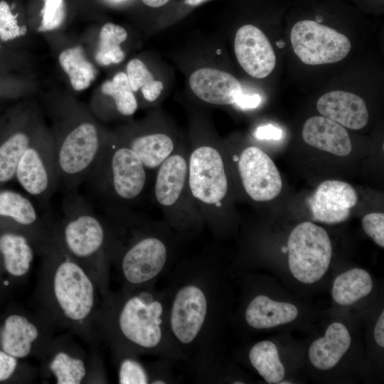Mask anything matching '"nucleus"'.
<instances>
[{
    "mask_svg": "<svg viewBox=\"0 0 384 384\" xmlns=\"http://www.w3.org/2000/svg\"><path fill=\"white\" fill-rule=\"evenodd\" d=\"M169 0H142L148 6L157 8L166 4Z\"/></svg>",
    "mask_w": 384,
    "mask_h": 384,
    "instance_id": "nucleus-40",
    "label": "nucleus"
},
{
    "mask_svg": "<svg viewBox=\"0 0 384 384\" xmlns=\"http://www.w3.org/2000/svg\"><path fill=\"white\" fill-rule=\"evenodd\" d=\"M276 44L280 48H284V46H285V43L282 40H279V41H277Z\"/></svg>",
    "mask_w": 384,
    "mask_h": 384,
    "instance_id": "nucleus-43",
    "label": "nucleus"
},
{
    "mask_svg": "<svg viewBox=\"0 0 384 384\" xmlns=\"http://www.w3.org/2000/svg\"><path fill=\"white\" fill-rule=\"evenodd\" d=\"M351 342L347 328L341 323H333L327 328L324 336L311 343L309 360L320 370L332 368L349 348Z\"/></svg>",
    "mask_w": 384,
    "mask_h": 384,
    "instance_id": "nucleus-22",
    "label": "nucleus"
},
{
    "mask_svg": "<svg viewBox=\"0 0 384 384\" xmlns=\"http://www.w3.org/2000/svg\"><path fill=\"white\" fill-rule=\"evenodd\" d=\"M10 289L0 280V302L4 301L9 295Z\"/></svg>",
    "mask_w": 384,
    "mask_h": 384,
    "instance_id": "nucleus-41",
    "label": "nucleus"
},
{
    "mask_svg": "<svg viewBox=\"0 0 384 384\" xmlns=\"http://www.w3.org/2000/svg\"><path fill=\"white\" fill-rule=\"evenodd\" d=\"M362 228L364 232L381 247H384V214L371 213L362 219Z\"/></svg>",
    "mask_w": 384,
    "mask_h": 384,
    "instance_id": "nucleus-36",
    "label": "nucleus"
},
{
    "mask_svg": "<svg viewBox=\"0 0 384 384\" xmlns=\"http://www.w3.org/2000/svg\"><path fill=\"white\" fill-rule=\"evenodd\" d=\"M139 158L146 170H156L177 149L175 140L164 132L142 134L124 143Z\"/></svg>",
    "mask_w": 384,
    "mask_h": 384,
    "instance_id": "nucleus-24",
    "label": "nucleus"
},
{
    "mask_svg": "<svg viewBox=\"0 0 384 384\" xmlns=\"http://www.w3.org/2000/svg\"><path fill=\"white\" fill-rule=\"evenodd\" d=\"M370 274L360 268L351 269L339 274L334 280L332 297L341 305H350L366 297L371 291Z\"/></svg>",
    "mask_w": 384,
    "mask_h": 384,
    "instance_id": "nucleus-25",
    "label": "nucleus"
},
{
    "mask_svg": "<svg viewBox=\"0 0 384 384\" xmlns=\"http://www.w3.org/2000/svg\"><path fill=\"white\" fill-rule=\"evenodd\" d=\"M287 249L293 276L304 284L314 283L326 273L331 258L326 231L311 222H303L291 232Z\"/></svg>",
    "mask_w": 384,
    "mask_h": 384,
    "instance_id": "nucleus-10",
    "label": "nucleus"
},
{
    "mask_svg": "<svg viewBox=\"0 0 384 384\" xmlns=\"http://www.w3.org/2000/svg\"><path fill=\"white\" fill-rule=\"evenodd\" d=\"M190 191L203 220L210 223L228 193V179L221 151L210 142L193 145L188 153Z\"/></svg>",
    "mask_w": 384,
    "mask_h": 384,
    "instance_id": "nucleus-4",
    "label": "nucleus"
},
{
    "mask_svg": "<svg viewBox=\"0 0 384 384\" xmlns=\"http://www.w3.org/2000/svg\"><path fill=\"white\" fill-rule=\"evenodd\" d=\"M37 254L41 262L36 310L56 330H68L94 348L100 341L96 324L102 302L96 282L64 250L53 231Z\"/></svg>",
    "mask_w": 384,
    "mask_h": 384,
    "instance_id": "nucleus-1",
    "label": "nucleus"
},
{
    "mask_svg": "<svg viewBox=\"0 0 384 384\" xmlns=\"http://www.w3.org/2000/svg\"><path fill=\"white\" fill-rule=\"evenodd\" d=\"M96 329L117 356L156 350L169 333L167 305L144 286L110 292L102 299Z\"/></svg>",
    "mask_w": 384,
    "mask_h": 384,
    "instance_id": "nucleus-2",
    "label": "nucleus"
},
{
    "mask_svg": "<svg viewBox=\"0 0 384 384\" xmlns=\"http://www.w3.org/2000/svg\"><path fill=\"white\" fill-rule=\"evenodd\" d=\"M53 234L94 279L102 299L107 296L110 293L108 262L114 243L105 225L89 210H70L60 224L53 225Z\"/></svg>",
    "mask_w": 384,
    "mask_h": 384,
    "instance_id": "nucleus-3",
    "label": "nucleus"
},
{
    "mask_svg": "<svg viewBox=\"0 0 384 384\" xmlns=\"http://www.w3.org/2000/svg\"><path fill=\"white\" fill-rule=\"evenodd\" d=\"M242 187L255 201H268L280 193L282 181L271 158L255 146L245 148L239 155L233 154Z\"/></svg>",
    "mask_w": 384,
    "mask_h": 384,
    "instance_id": "nucleus-14",
    "label": "nucleus"
},
{
    "mask_svg": "<svg viewBox=\"0 0 384 384\" xmlns=\"http://www.w3.org/2000/svg\"><path fill=\"white\" fill-rule=\"evenodd\" d=\"M118 365V383L120 384H146L151 381L146 369L134 358V355L117 356Z\"/></svg>",
    "mask_w": 384,
    "mask_h": 384,
    "instance_id": "nucleus-33",
    "label": "nucleus"
},
{
    "mask_svg": "<svg viewBox=\"0 0 384 384\" xmlns=\"http://www.w3.org/2000/svg\"><path fill=\"white\" fill-rule=\"evenodd\" d=\"M288 251L287 247H282V252H286Z\"/></svg>",
    "mask_w": 384,
    "mask_h": 384,
    "instance_id": "nucleus-44",
    "label": "nucleus"
},
{
    "mask_svg": "<svg viewBox=\"0 0 384 384\" xmlns=\"http://www.w3.org/2000/svg\"><path fill=\"white\" fill-rule=\"evenodd\" d=\"M189 85L201 100L217 105H235L242 92L240 82L233 75L210 68L194 71L189 78Z\"/></svg>",
    "mask_w": 384,
    "mask_h": 384,
    "instance_id": "nucleus-19",
    "label": "nucleus"
},
{
    "mask_svg": "<svg viewBox=\"0 0 384 384\" xmlns=\"http://www.w3.org/2000/svg\"><path fill=\"white\" fill-rule=\"evenodd\" d=\"M127 76L133 92L142 90L145 100L155 101L161 95L164 85L156 80L145 64L139 59L131 60L127 66Z\"/></svg>",
    "mask_w": 384,
    "mask_h": 384,
    "instance_id": "nucleus-31",
    "label": "nucleus"
},
{
    "mask_svg": "<svg viewBox=\"0 0 384 384\" xmlns=\"http://www.w3.org/2000/svg\"><path fill=\"white\" fill-rule=\"evenodd\" d=\"M55 331L37 310L14 306L0 316V348L21 360H40Z\"/></svg>",
    "mask_w": 384,
    "mask_h": 384,
    "instance_id": "nucleus-9",
    "label": "nucleus"
},
{
    "mask_svg": "<svg viewBox=\"0 0 384 384\" xmlns=\"http://www.w3.org/2000/svg\"><path fill=\"white\" fill-rule=\"evenodd\" d=\"M282 135V129L271 124L258 127L254 133L255 137L259 140H279Z\"/></svg>",
    "mask_w": 384,
    "mask_h": 384,
    "instance_id": "nucleus-37",
    "label": "nucleus"
},
{
    "mask_svg": "<svg viewBox=\"0 0 384 384\" xmlns=\"http://www.w3.org/2000/svg\"><path fill=\"white\" fill-rule=\"evenodd\" d=\"M297 315L298 310L294 305L274 301L265 295L255 297L247 305L245 313L247 324L257 329L289 323Z\"/></svg>",
    "mask_w": 384,
    "mask_h": 384,
    "instance_id": "nucleus-23",
    "label": "nucleus"
},
{
    "mask_svg": "<svg viewBox=\"0 0 384 384\" xmlns=\"http://www.w3.org/2000/svg\"><path fill=\"white\" fill-rule=\"evenodd\" d=\"M42 20L38 31H50L59 28L65 20L64 0H44L41 10Z\"/></svg>",
    "mask_w": 384,
    "mask_h": 384,
    "instance_id": "nucleus-35",
    "label": "nucleus"
},
{
    "mask_svg": "<svg viewBox=\"0 0 384 384\" xmlns=\"http://www.w3.org/2000/svg\"><path fill=\"white\" fill-rule=\"evenodd\" d=\"M127 37V33L122 26L112 23L105 24L100 33L97 62L102 65L120 63L124 58L120 44Z\"/></svg>",
    "mask_w": 384,
    "mask_h": 384,
    "instance_id": "nucleus-29",
    "label": "nucleus"
},
{
    "mask_svg": "<svg viewBox=\"0 0 384 384\" xmlns=\"http://www.w3.org/2000/svg\"><path fill=\"white\" fill-rule=\"evenodd\" d=\"M59 63L77 91L87 88L95 79V69L80 46L64 50L59 55Z\"/></svg>",
    "mask_w": 384,
    "mask_h": 384,
    "instance_id": "nucleus-27",
    "label": "nucleus"
},
{
    "mask_svg": "<svg viewBox=\"0 0 384 384\" xmlns=\"http://www.w3.org/2000/svg\"><path fill=\"white\" fill-rule=\"evenodd\" d=\"M1 44L0 43V53H1Z\"/></svg>",
    "mask_w": 384,
    "mask_h": 384,
    "instance_id": "nucleus-45",
    "label": "nucleus"
},
{
    "mask_svg": "<svg viewBox=\"0 0 384 384\" xmlns=\"http://www.w3.org/2000/svg\"><path fill=\"white\" fill-rule=\"evenodd\" d=\"M188 153L178 148L156 169L154 198L166 218L184 226L203 220L188 181Z\"/></svg>",
    "mask_w": 384,
    "mask_h": 384,
    "instance_id": "nucleus-6",
    "label": "nucleus"
},
{
    "mask_svg": "<svg viewBox=\"0 0 384 384\" xmlns=\"http://www.w3.org/2000/svg\"><path fill=\"white\" fill-rule=\"evenodd\" d=\"M302 137L310 146L338 156L348 155L352 149L346 129L323 116L311 117L305 122Z\"/></svg>",
    "mask_w": 384,
    "mask_h": 384,
    "instance_id": "nucleus-21",
    "label": "nucleus"
},
{
    "mask_svg": "<svg viewBox=\"0 0 384 384\" xmlns=\"http://www.w3.org/2000/svg\"><path fill=\"white\" fill-rule=\"evenodd\" d=\"M39 361L38 374L43 383H105L102 363L96 352L86 350L70 334L55 336Z\"/></svg>",
    "mask_w": 384,
    "mask_h": 384,
    "instance_id": "nucleus-5",
    "label": "nucleus"
},
{
    "mask_svg": "<svg viewBox=\"0 0 384 384\" xmlns=\"http://www.w3.org/2000/svg\"><path fill=\"white\" fill-rule=\"evenodd\" d=\"M249 358L258 373L270 384L280 382L285 373L280 361L277 346L270 341H262L254 345Z\"/></svg>",
    "mask_w": 384,
    "mask_h": 384,
    "instance_id": "nucleus-26",
    "label": "nucleus"
},
{
    "mask_svg": "<svg viewBox=\"0 0 384 384\" xmlns=\"http://www.w3.org/2000/svg\"><path fill=\"white\" fill-rule=\"evenodd\" d=\"M33 141L28 133L18 131L0 144V182L9 181L15 176L22 155Z\"/></svg>",
    "mask_w": 384,
    "mask_h": 384,
    "instance_id": "nucleus-28",
    "label": "nucleus"
},
{
    "mask_svg": "<svg viewBox=\"0 0 384 384\" xmlns=\"http://www.w3.org/2000/svg\"><path fill=\"white\" fill-rule=\"evenodd\" d=\"M15 176L31 196L48 198L60 181L54 143L33 140L22 155Z\"/></svg>",
    "mask_w": 384,
    "mask_h": 384,
    "instance_id": "nucleus-13",
    "label": "nucleus"
},
{
    "mask_svg": "<svg viewBox=\"0 0 384 384\" xmlns=\"http://www.w3.org/2000/svg\"><path fill=\"white\" fill-rule=\"evenodd\" d=\"M316 108L323 117L351 129H361L368 122L366 102L354 93L341 90L327 92L318 100Z\"/></svg>",
    "mask_w": 384,
    "mask_h": 384,
    "instance_id": "nucleus-20",
    "label": "nucleus"
},
{
    "mask_svg": "<svg viewBox=\"0 0 384 384\" xmlns=\"http://www.w3.org/2000/svg\"><path fill=\"white\" fill-rule=\"evenodd\" d=\"M290 40L296 55L310 65L338 62L351 48L345 35L311 20L296 23L292 28Z\"/></svg>",
    "mask_w": 384,
    "mask_h": 384,
    "instance_id": "nucleus-12",
    "label": "nucleus"
},
{
    "mask_svg": "<svg viewBox=\"0 0 384 384\" xmlns=\"http://www.w3.org/2000/svg\"><path fill=\"white\" fill-rule=\"evenodd\" d=\"M206 0H185V3L188 5L196 6L203 3Z\"/></svg>",
    "mask_w": 384,
    "mask_h": 384,
    "instance_id": "nucleus-42",
    "label": "nucleus"
},
{
    "mask_svg": "<svg viewBox=\"0 0 384 384\" xmlns=\"http://www.w3.org/2000/svg\"><path fill=\"white\" fill-rule=\"evenodd\" d=\"M234 49L238 63L251 77L264 78L275 67L276 56L272 45L255 26L247 24L238 30Z\"/></svg>",
    "mask_w": 384,
    "mask_h": 384,
    "instance_id": "nucleus-16",
    "label": "nucleus"
},
{
    "mask_svg": "<svg viewBox=\"0 0 384 384\" xmlns=\"http://www.w3.org/2000/svg\"><path fill=\"white\" fill-rule=\"evenodd\" d=\"M110 146H102L90 171H95L102 188L115 200L122 203L134 201L146 186L147 170L125 144Z\"/></svg>",
    "mask_w": 384,
    "mask_h": 384,
    "instance_id": "nucleus-7",
    "label": "nucleus"
},
{
    "mask_svg": "<svg viewBox=\"0 0 384 384\" xmlns=\"http://www.w3.org/2000/svg\"><path fill=\"white\" fill-rule=\"evenodd\" d=\"M36 375L34 367L0 348V383H30Z\"/></svg>",
    "mask_w": 384,
    "mask_h": 384,
    "instance_id": "nucleus-32",
    "label": "nucleus"
},
{
    "mask_svg": "<svg viewBox=\"0 0 384 384\" xmlns=\"http://www.w3.org/2000/svg\"><path fill=\"white\" fill-rule=\"evenodd\" d=\"M166 243L158 236L137 238L113 254L125 284L124 288L146 286L157 277L168 262Z\"/></svg>",
    "mask_w": 384,
    "mask_h": 384,
    "instance_id": "nucleus-11",
    "label": "nucleus"
},
{
    "mask_svg": "<svg viewBox=\"0 0 384 384\" xmlns=\"http://www.w3.org/2000/svg\"><path fill=\"white\" fill-rule=\"evenodd\" d=\"M210 317V292L198 279L178 287L167 305L170 336L181 346L191 348L203 336Z\"/></svg>",
    "mask_w": 384,
    "mask_h": 384,
    "instance_id": "nucleus-8",
    "label": "nucleus"
},
{
    "mask_svg": "<svg viewBox=\"0 0 384 384\" xmlns=\"http://www.w3.org/2000/svg\"><path fill=\"white\" fill-rule=\"evenodd\" d=\"M358 201L351 185L337 180L320 183L309 199V206L316 221L335 224L345 221Z\"/></svg>",
    "mask_w": 384,
    "mask_h": 384,
    "instance_id": "nucleus-17",
    "label": "nucleus"
},
{
    "mask_svg": "<svg viewBox=\"0 0 384 384\" xmlns=\"http://www.w3.org/2000/svg\"><path fill=\"white\" fill-rule=\"evenodd\" d=\"M17 14L14 15L5 1H0V41L6 43L26 33V28L18 23Z\"/></svg>",
    "mask_w": 384,
    "mask_h": 384,
    "instance_id": "nucleus-34",
    "label": "nucleus"
},
{
    "mask_svg": "<svg viewBox=\"0 0 384 384\" xmlns=\"http://www.w3.org/2000/svg\"><path fill=\"white\" fill-rule=\"evenodd\" d=\"M0 216L10 219L15 226L34 240L37 252L52 233L53 224L43 220L33 203L12 191L0 192Z\"/></svg>",
    "mask_w": 384,
    "mask_h": 384,
    "instance_id": "nucleus-18",
    "label": "nucleus"
},
{
    "mask_svg": "<svg viewBox=\"0 0 384 384\" xmlns=\"http://www.w3.org/2000/svg\"><path fill=\"white\" fill-rule=\"evenodd\" d=\"M101 90L112 98L117 111L123 116L132 115L137 110V102L129 85L127 74L120 72L111 80L105 82Z\"/></svg>",
    "mask_w": 384,
    "mask_h": 384,
    "instance_id": "nucleus-30",
    "label": "nucleus"
},
{
    "mask_svg": "<svg viewBox=\"0 0 384 384\" xmlns=\"http://www.w3.org/2000/svg\"><path fill=\"white\" fill-rule=\"evenodd\" d=\"M374 338L376 343L381 347L384 346V311H383L375 324Z\"/></svg>",
    "mask_w": 384,
    "mask_h": 384,
    "instance_id": "nucleus-39",
    "label": "nucleus"
},
{
    "mask_svg": "<svg viewBox=\"0 0 384 384\" xmlns=\"http://www.w3.org/2000/svg\"><path fill=\"white\" fill-rule=\"evenodd\" d=\"M37 247L26 233L18 228L0 230V280L9 289L28 278Z\"/></svg>",
    "mask_w": 384,
    "mask_h": 384,
    "instance_id": "nucleus-15",
    "label": "nucleus"
},
{
    "mask_svg": "<svg viewBox=\"0 0 384 384\" xmlns=\"http://www.w3.org/2000/svg\"><path fill=\"white\" fill-rule=\"evenodd\" d=\"M262 102L258 94H244L242 92L237 98L235 105L242 110L254 109L257 107Z\"/></svg>",
    "mask_w": 384,
    "mask_h": 384,
    "instance_id": "nucleus-38",
    "label": "nucleus"
}]
</instances>
